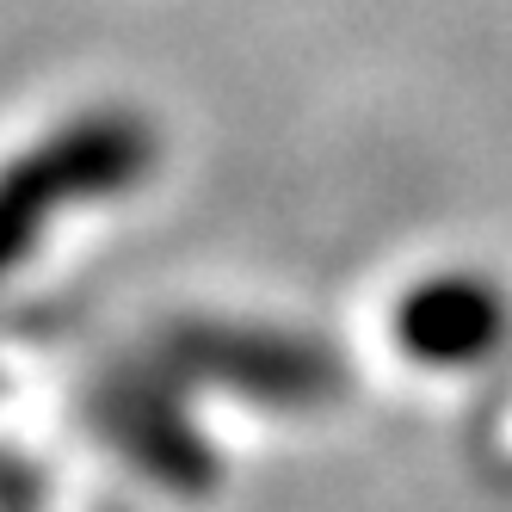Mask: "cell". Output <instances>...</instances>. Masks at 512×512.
I'll use <instances>...</instances> for the list:
<instances>
[{
	"label": "cell",
	"instance_id": "cell-1",
	"mask_svg": "<svg viewBox=\"0 0 512 512\" xmlns=\"http://www.w3.org/2000/svg\"><path fill=\"white\" fill-rule=\"evenodd\" d=\"M149 149H155L149 130L124 112H99V118L68 124L13 173V216H25L31 204H62V198H93V192L130 186L149 167Z\"/></svg>",
	"mask_w": 512,
	"mask_h": 512
}]
</instances>
